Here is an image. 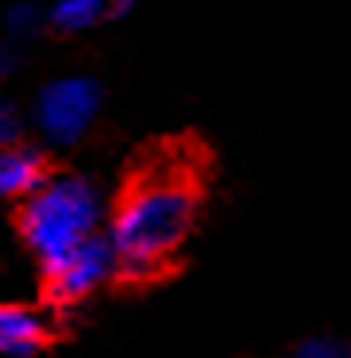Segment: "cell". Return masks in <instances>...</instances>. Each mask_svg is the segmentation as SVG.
Masks as SVG:
<instances>
[{
  "mask_svg": "<svg viewBox=\"0 0 351 358\" xmlns=\"http://www.w3.org/2000/svg\"><path fill=\"white\" fill-rule=\"evenodd\" d=\"M212 178L216 155L197 131L147 139L128 158L109 208V285L151 289L181 270V247L201 220Z\"/></svg>",
  "mask_w": 351,
  "mask_h": 358,
  "instance_id": "1",
  "label": "cell"
},
{
  "mask_svg": "<svg viewBox=\"0 0 351 358\" xmlns=\"http://www.w3.org/2000/svg\"><path fill=\"white\" fill-rule=\"evenodd\" d=\"M12 224H16L20 239L32 247V255L39 258V266L47 270L97 235V193L85 178L58 170L35 196L16 204Z\"/></svg>",
  "mask_w": 351,
  "mask_h": 358,
  "instance_id": "2",
  "label": "cell"
},
{
  "mask_svg": "<svg viewBox=\"0 0 351 358\" xmlns=\"http://www.w3.org/2000/svg\"><path fill=\"white\" fill-rule=\"evenodd\" d=\"M104 281H112V243L109 235H93L74 255L39 273V296L47 308H70L85 301L93 289H101Z\"/></svg>",
  "mask_w": 351,
  "mask_h": 358,
  "instance_id": "3",
  "label": "cell"
},
{
  "mask_svg": "<svg viewBox=\"0 0 351 358\" xmlns=\"http://www.w3.org/2000/svg\"><path fill=\"white\" fill-rule=\"evenodd\" d=\"M97 104H101V89L89 78L55 81V85L39 96V127L58 143H74L89 124H93Z\"/></svg>",
  "mask_w": 351,
  "mask_h": 358,
  "instance_id": "4",
  "label": "cell"
},
{
  "mask_svg": "<svg viewBox=\"0 0 351 358\" xmlns=\"http://www.w3.org/2000/svg\"><path fill=\"white\" fill-rule=\"evenodd\" d=\"M55 173H58V166L43 147H32V143L4 147L0 150V201L24 204L27 196L39 193Z\"/></svg>",
  "mask_w": 351,
  "mask_h": 358,
  "instance_id": "5",
  "label": "cell"
},
{
  "mask_svg": "<svg viewBox=\"0 0 351 358\" xmlns=\"http://www.w3.org/2000/svg\"><path fill=\"white\" fill-rule=\"evenodd\" d=\"M55 339L58 331L43 312L24 308V304H0V355L32 358L47 350Z\"/></svg>",
  "mask_w": 351,
  "mask_h": 358,
  "instance_id": "6",
  "label": "cell"
},
{
  "mask_svg": "<svg viewBox=\"0 0 351 358\" xmlns=\"http://www.w3.org/2000/svg\"><path fill=\"white\" fill-rule=\"evenodd\" d=\"M104 16V0H62L55 12V31H81Z\"/></svg>",
  "mask_w": 351,
  "mask_h": 358,
  "instance_id": "7",
  "label": "cell"
},
{
  "mask_svg": "<svg viewBox=\"0 0 351 358\" xmlns=\"http://www.w3.org/2000/svg\"><path fill=\"white\" fill-rule=\"evenodd\" d=\"M289 358H351V347H343L340 339H305Z\"/></svg>",
  "mask_w": 351,
  "mask_h": 358,
  "instance_id": "8",
  "label": "cell"
},
{
  "mask_svg": "<svg viewBox=\"0 0 351 358\" xmlns=\"http://www.w3.org/2000/svg\"><path fill=\"white\" fill-rule=\"evenodd\" d=\"M20 143V116L4 96H0V150L4 147H16Z\"/></svg>",
  "mask_w": 351,
  "mask_h": 358,
  "instance_id": "9",
  "label": "cell"
}]
</instances>
